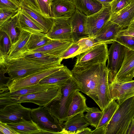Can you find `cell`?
<instances>
[{
    "mask_svg": "<svg viewBox=\"0 0 134 134\" xmlns=\"http://www.w3.org/2000/svg\"><path fill=\"white\" fill-rule=\"evenodd\" d=\"M106 63L84 66H74L71 71L72 77L79 91L98 104V88L101 74L106 67Z\"/></svg>",
    "mask_w": 134,
    "mask_h": 134,
    "instance_id": "6da1fadb",
    "label": "cell"
},
{
    "mask_svg": "<svg viewBox=\"0 0 134 134\" xmlns=\"http://www.w3.org/2000/svg\"><path fill=\"white\" fill-rule=\"evenodd\" d=\"M4 60L7 73L12 80L23 78L59 65L45 64L24 57L14 59L6 57Z\"/></svg>",
    "mask_w": 134,
    "mask_h": 134,
    "instance_id": "7a4b0ae2",
    "label": "cell"
},
{
    "mask_svg": "<svg viewBox=\"0 0 134 134\" xmlns=\"http://www.w3.org/2000/svg\"><path fill=\"white\" fill-rule=\"evenodd\" d=\"M118 104L107 127L105 134H126L134 118V96Z\"/></svg>",
    "mask_w": 134,
    "mask_h": 134,
    "instance_id": "3957f363",
    "label": "cell"
},
{
    "mask_svg": "<svg viewBox=\"0 0 134 134\" xmlns=\"http://www.w3.org/2000/svg\"><path fill=\"white\" fill-rule=\"evenodd\" d=\"M78 90H79L77 86L72 77L66 85L62 86V95L60 99L45 107L61 124L67 120L74 96Z\"/></svg>",
    "mask_w": 134,
    "mask_h": 134,
    "instance_id": "277c9868",
    "label": "cell"
},
{
    "mask_svg": "<svg viewBox=\"0 0 134 134\" xmlns=\"http://www.w3.org/2000/svg\"><path fill=\"white\" fill-rule=\"evenodd\" d=\"M31 116L42 130L41 134H65L62 124L45 107L31 109Z\"/></svg>",
    "mask_w": 134,
    "mask_h": 134,
    "instance_id": "5b68a950",
    "label": "cell"
},
{
    "mask_svg": "<svg viewBox=\"0 0 134 134\" xmlns=\"http://www.w3.org/2000/svg\"><path fill=\"white\" fill-rule=\"evenodd\" d=\"M62 87L57 86L49 89L20 97L17 98L6 100L7 106L17 103L30 102L40 106L46 107L61 98Z\"/></svg>",
    "mask_w": 134,
    "mask_h": 134,
    "instance_id": "8992f818",
    "label": "cell"
},
{
    "mask_svg": "<svg viewBox=\"0 0 134 134\" xmlns=\"http://www.w3.org/2000/svg\"><path fill=\"white\" fill-rule=\"evenodd\" d=\"M107 44L101 43L94 46L77 55L75 66L106 63L108 59Z\"/></svg>",
    "mask_w": 134,
    "mask_h": 134,
    "instance_id": "52a82bcc",
    "label": "cell"
},
{
    "mask_svg": "<svg viewBox=\"0 0 134 134\" xmlns=\"http://www.w3.org/2000/svg\"><path fill=\"white\" fill-rule=\"evenodd\" d=\"M126 48L118 42L112 43L108 52L109 82L113 79L120 68L124 58Z\"/></svg>",
    "mask_w": 134,
    "mask_h": 134,
    "instance_id": "ba28073f",
    "label": "cell"
},
{
    "mask_svg": "<svg viewBox=\"0 0 134 134\" xmlns=\"http://www.w3.org/2000/svg\"><path fill=\"white\" fill-rule=\"evenodd\" d=\"M31 109L17 103L0 110V122L6 124L16 123L23 120H31Z\"/></svg>",
    "mask_w": 134,
    "mask_h": 134,
    "instance_id": "9c48e42d",
    "label": "cell"
},
{
    "mask_svg": "<svg viewBox=\"0 0 134 134\" xmlns=\"http://www.w3.org/2000/svg\"><path fill=\"white\" fill-rule=\"evenodd\" d=\"M111 14L110 5L103 4L99 11L87 16L86 27L88 36L94 38L99 30L109 19Z\"/></svg>",
    "mask_w": 134,
    "mask_h": 134,
    "instance_id": "30bf717a",
    "label": "cell"
},
{
    "mask_svg": "<svg viewBox=\"0 0 134 134\" xmlns=\"http://www.w3.org/2000/svg\"><path fill=\"white\" fill-rule=\"evenodd\" d=\"M64 65L61 64L51 68L38 72L25 77L12 80L7 86L10 92L26 87L38 83L40 81L49 75L58 70Z\"/></svg>",
    "mask_w": 134,
    "mask_h": 134,
    "instance_id": "8fae6325",
    "label": "cell"
},
{
    "mask_svg": "<svg viewBox=\"0 0 134 134\" xmlns=\"http://www.w3.org/2000/svg\"><path fill=\"white\" fill-rule=\"evenodd\" d=\"M70 18L65 16L52 18L53 24L46 34L47 37L51 40L72 41L71 36Z\"/></svg>",
    "mask_w": 134,
    "mask_h": 134,
    "instance_id": "7c38bea8",
    "label": "cell"
},
{
    "mask_svg": "<svg viewBox=\"0 0 134 134\" xmlns=\"http://www.w3.org/2000/svg\"><path fill=\"white\" fill-rule=\"evenodd\" d=\"M109 86L112 99L116 100L118 104L134 96V80L126 82L112 80Z\"/></svg>",
    "mask_w": 134,
    "mask_h": 134,
    "instance_id": "4fadbf2b",
    "label": "cell"
},
{
    "mask_svg": "<svg viewBox=\"0 0 134 134\" xmlns=\"http://www.w3.org/2000/svg\"><path fill=\"white\" fill-rule=\"evenodd\" d=\"M87 16L77 9L70 19L71 29V36L73 42L88 36L86 24Z\"/></svg>",
    "mask_w": 134,
    "mask_h": 134,
    "instance_id": "5bb4252c",
    "label": "cell"
},
{
    "mask_svg": "<svg viewBox=\"0 0 134 134\" xmlns=\"http://www.w3.org/2000/svg\"><path fill=\"white\" fill-rule=\"evenodd\" d=\"M134 51L126 48L122 65L112 81L123 82L131 81L134 77Z\"/></svg>",
    "mask_w": 134,
    "mask_h": 134,
    "instance_id": "9a60e30c",
    "label": "cell"
},
{
    "mask_svg": "<svg viewBox=\"0 0 134 134\" xmlns=\"http://www.w3.org/2000/svg\"><path fill=\"white\" fill-rule=\"evenodd\" d=\"M109 72L106 66L101 74L98 86V105L102 111L113 100L109 89Z\"/></svg>",
    "mask_w": 134,
    "mask_h": 134,
    "instance_id": "2e32d148",
    "label": "cell"
},
{
    "mask_svg": "<svg viewBox=\"0 0 134 134\" xmlns=\"http://www.w3.org/2000/svg\"><path fill=\"white\" fill-rule=\"evenodd\" d=\"M123 29L109 19L99 30L94 39L97 42L104 43H112L116 41L118 34Z\"/></svg>",
    "mask_w": 134,
    "mask_h": 134,
    "instance_id": "e0dca14e",
    "label": "cell"
},
{
    "mask_svg": "<svg viewBox=\"0 0 134 134\" xmlns=\"http://www.w3.org/2000/svg\"><path fill=\"white\" fill-rule=\"evenodd\" d=\"M24 12L47 34L53 24V19L48 17L22 2L19 5Z\"/></svg>",
    "mask_w": 134,
    "mask_h": 134,
    "instance_id": "ac0fdd59",
    "label": "cell"
},
{
    "mask_svg": "<svg viewBox=\"0 0 134 134\" xmlns=\"http://www.w3.org/2000/svg\"><path fill=\"white\" fill-rule=\"evenodd\" d=\"M73 42L72 40H51L44 46L29 51L27 53L41 52L56 57H60Z\"/></svg>",
    "mask_w": 134,
    "mask_h": 134,
    "instance_id": "d6986e66",
    "label": "cell"
},
{
    "mask_svg": "<svg viewBox=\"0 0 134 134\" xmlns=\"http://www.w3.org/2000/svg\"><path fill=\"white\" fill-rule=\"evenodd\" d=\"M52 18H71L77 9L72 0H54L51 3Z\"/></svg>",
    "mask_w": 134,
    "mask_h": 134,
    "instance_id": "ffe728a7",
    "label": "cell"
},
{
    "mask_svg": "<svg viewBox=\"0 0 134 134\" xmlns=\"http://www.w3.org/2000/svg\"><path fill=\"white\" fill-rule=\"evenodd\" d=\"M57 86L54 85H43L38 83L24 87L12 92L8 91L0 93V99L6 100L15 99L20 97L47 90Z\"/></svg>",
    "mask_w": 134,
    "mask_h": 134,
    "instance_id": "44dd1931",
    "label": "cell"
},
{
    "mask_svg": "<svg viewBox=\"0 0 134 134\" xmlns=\"http://www.w3.org/2000/svg\"><path fill=\"white\" fill-rule=\"evenodd\" d=\"M109 19L123 29L128 27L134 20V0L120 10L111 13Z\"/></svg>",
    "mask_w": 134,
    "mask_h": 134,
    "instance_id": "7402d4cb",
    "label": "cell"
},
{
    "mask_svg": "<svg viewBox=\"0 0 134 134\" xmlns=\"http://www.w3.org/2000/svg\"><path fill=\"white\" fill-rule=\"evenodd\" d=\"M20 10L15 15L0 26V31L4 32L7 35L12 44L18 40L23 31L19 20Z\"/></svg>",
    "mask_w": 134,
    "mask_h": 134,
    "instance_id": "603a6c76",
    "label": "cell"
},
{
    "mask_svg": "<svg viewBox=\"0 0 134 134\" xmlns=\"http://www.w3.org/2000/svg\"><path fill=\"white\" fill-rule=\"evenodd\" d=\"M72 77L71 71L64 66L58 70L49 75L39 82L43 85H54L60 86L66 85Z\"/></svg>",
    "mask_w": 134,
    "mask_h": 134,
    "instance_id": "cb8c5ba5",
    "label": "cell"
},
{
    "mask_svg": "<svg viewBox=\"0 0 134 134\" xmlns=\"http://www.w3.org/2000/svg\"><path fill=\"white\" fill-rule=\"evenodd\" d=\"M62 125L65 134H77L78 132L90 125L84 113H81L67 120Z\"/></svg>",
    "mask_w": 134,
    "mask_h": 134,
    "instance_id": "d4e9b609",
    "label": "cell"
},
{
    "mask_svg": "<svg viewBox=\"0 0 134 134\" xmlns=\"http://www.w3.org/2000/svg\"><path fill=\"white\" fill-rule=\"evenodd\" d=\"M31 33L23 30L18 40L12 44L8 57V59H14L23 57L28 51L26 43Z\"/></svg>",
    "mask_w": 134,
    "mask_h": 134,
    "instance_id": "484cf974",
    "label": "cell"
},
{
    "mask_svg": "<svg viewBox=\"0 0 134 134\" xmlns=\"http://www.w3.org/2000/svg\"><path fill=\"white\" fill-rule=\"evenodd\" d=\"M86 99L79 90L76 91L68 110L66 120L79 114L87 111L89 107L86 104Z\"/></svg>",
    "mask_w": 134,
    "mask_h": 134,
    "instance_id": "4316f807",
    "label": "cell"
},
{
    "mask_svg": "<svg viewBox=\"0 0 134 134\" xmlns=\"http://www.w3.org/2000/svg\"><path fill=\"white\" fill-rule=\"evenodd\" d=\"M7 124L18 134H41L42 130L32 120Z\"/></svg>",
    "mask_w": 134,
    "mask_h": 134,
    "instance_id": "83f0119b",
    "label": "cell"
},
{
    "mask_svg": "<svg viewBox=\"0 0 134 134\" xmlns=\"http://www.w3.org/2000/svg\"><path fill=\"white\" fill-rule=\"evenodd\" d=\"M76 9L87 16L98 12L103 4L96 0H72Z\"/></svg>",
    "mask_w": 134,
    "mask_h": 134,
    "instance_id": "f1b7e54d",
    "label": "cell"
},
{
    "mask_svg": "<svg viewBox=\"0 0 134 134\" xmlns=\"http://www.w3.org/2000/svg\"><path fill=\"white\" fill-rule=\"evenodd\" d=\"M19 20L21 27L23 30L31 34L44 33L42 29L33 21L20 7Z\"/></svg>",
    "mask_w": 134,
    "mask_h": 134,
    "instance_id": "f546056e",
    "label": "cell"
},
{
    "mask_svg": "<svg viewBox=\"0 0 134 134\" xmlns=\"http://www.w3.org/2000/svg\"><path fill=\"white\" fill-rule=\"evenodd\" d=\"M23 57L45 64L59 65L61 64L63 60L60 57H56L41 52L27 53Z\"/></svg>",
    "mask_w": 134,
    "mask_h": 134,
    "instance_id": "4dcf8cb0",
    "label": "cell"
},
{
    "mask_svg": "<svg viewBox=\"0 0 134 134\" xmlns=\"http://www.w3.org/2000/svg\"><path fill=\"white\" fill-rule=\"evenodd\" d=\"M51 40L43 32L31 34L26 44L28 52L44 46Z\"/></svg>",
    "mask_w": 134,
    "mask_h": 134,
    "instance_id": "1f68e13d",
    "label": "cell"
},
{
    "mask_svg": "<svg viewBox=\"0 0 134 134\" xmlns=\"http://www.w3.org/2000/svg\"><path fill=\"white\" fill-rule=\"evenodd\" d=\"M118 104L115 100H113L103 110V115L96 128H104L106 130L107 127L114 114L117 109Z\"/></svg>",
    "mask_w": 134,
    "mask_h": 134,
    "instance_id": "d6a6232c",
    "label": "cell"
},
{
    "mask_svg": "<svg viewBox=\"0 0 134 134\" xmlns=\"http://www.w3.org/2000/svg\"><path fill=\"white\" fill-rule=\"evenodd\" d=\"M85 115V117L90 125L97 128L103 115V111L96 107L89 108Z\"/></svg>",
    "mask_w": 134,
    "mask_h": 134,
    "instance_id": "836d02e7",
    "label": "cell"
},
{
    "mask_svg": "<svg viewBox=\"0 0 134 134\" xmlns=\"http://www.w3.org/2000/svg\"><path fill=\"white\" fill-rule=\"evenodd\" d=\"M12 45L7 35L4 32L0 31V59L8 57Z\"/></svg>",
    "mask_w": 134,
    "mask_h": 134,
    "instance_id": "e575fe53",
    "label": "cell"
},
{
    "mask_svg": "<svg viewBox=\"0 0 134 134\" xmlns=\"http://www.w3.org/2000/svg\"><path fill=\"white\" fill-rule=\"evenodd\" d=\"M79 46V48L73 55L72 58L85 51L92 47L101 43L102 42L96 41L93 37L88 36L82 38L77 42Z\"/></svg>",
    "mask_w": 134,
    "mask_h": 134,
    "instance_id": "d590c367",
    "label": "cell"
},
{
    "mask_svg": "<svg viewBox=\"0 0 134 134\" xmlns=\"http://www.w3.org/2000/svg\"><path fill=\"white\" fill-rule=\"evenodd\" d=\"M0 93L9 91L7 87L9 84L12 80L9 77L4 76L7 73L6 68L4 60L0 61Z\"/></svg>",
    "mask_w": 134,
    "mask_h": 134,
    "instance_id": "8d00e7d4",
    "label": "cell"
},
{
    "mask_svg": "<svg viewBox=\"0 0 134 134\" xmlns=\"http://www.w3.org/2000/svg\"><path fill=\"white\" fill-rule=\"evenodd\" d=\"M127 49L134 51V36L128 35L117 36L116 41Z\"/></svg>",
    "mask_w": 134,
    "mask_h": 134,
    "instance_id": "74e56055",
    "label": "cell"
},
{
    "mask_svg": "<svg viewBox=\"0 0 134 134\" xmlns=\"http://www.w3.org/2000/svg\"><path fill=\"white\" fill-rule=\"evenodd\" d=\"M133 0H113L110 4L111 13L117 12L128 6Z\"/></svg>",
    "mask_w": 134,
    "mask_h": 134,
    "instance_id": "f35d334b",
    "label": "cell"
},
{
    "mask_svg": "<svg viewBox=\"0 0 134 134\" xmlns=\"http://www.w3.org/2000/svg\"><path fill=\"white\" fill-rule=\"evenodd\" d=\"M40 12L43 14L52 17L51 5V2L49 0H36Z\"/></svg>",
    "mask_w": 134,
    "mask_h": 134,
    "instance_id": "ab89813d",
    "label": "cell"
},
{
    "mask_svg": "<svg viewBox=\"0 0 134 134\" xmlns=\"http://www.w3.org/2000/svg\"><path fill=\"white\" fill-rule=\"evenodd\" d=\"M20 8L17 10L0 9V26L15 15L19 12Z\"/></svg>",
    "mask_w": 134,
    "mask_h": 134,
    "instance_id": "60d3db41",
    "label": "cell"
},
{
    "mask_svg": "<svg viewBox=\"0 0 134 134\" xmlns=\"http://www.w3.org/2000/svg\"><path fill=\"white\" fill-rule=\"evenodd\" d=\"M79 47L77 42H73L60 56L63 60L72 58L73 55L78 50Z\"/></svg>",
    "mask_w": 134,
    "mask_h": 134,
    "instance_id": "b9f144b4",
    "label": "cell"
},
{
    "mask_svg": "<svg viewBox=\"0 0 134 134\" xmlns=\"http://www.w3.org/2000/svg\"><path fill=\"white\" fill-rule=\"evenodd\" d=\"M20 8L19 5L11 0H0V9L17 10Z\"/></svg>",
    "mask_w": 134,
    "mask_h": 134,
    "instance_id": "7bdbcfd3",
    "label": "cell"
},
{
    "mask_svg": "<svg viewBox=\"0 0 134 134\" xmlns=\"http://www.w3.org/2000/svg\"><path fill=\"white\" fill-rule=\"evenodd\" d=\"M18 134L7 124L0 122V134Z\"/></svg>",
    "mask_w": 134,
    "mask_h": 134,
    "instance_id": "ee69618b",
    "label": "cell"
},
{
    "mask_svg": "<svg viewBox=\"0 0 134 134\" xmlns=\"http://www.w3.org/2000/svg\"><path fill=\"white\" fill-rule=\"evenodd\" d=\"M122 35L134 36V20L131 22L128 27L122 30L118 36Z\"/></svg>",
    "mask_w": 134,
    "mask_h": 134,
    "instance_id": "f6af8a7d",
    "label": "cell"
},
{
    "mask_svg": "<svg viewBox=\"0 0 134 134\" xmlns=\"http://www.w3.org/2000/svg\"><path fill=\"white\" fill-rule=\"evenodd\" d=\"M21 0L23 2L30 5L35 10L41 12L38 5L36 0Z\"/></svg>",
    "mask_w": 134,
    "mask_h": 134,
    "instance_id": "bcb514c9",
    "label": "cell"
},
{
    "mask_svg": "<svg viewBox=\"0 0 134 134\" xmlns=\"http://www.w3.org/2000/svg\"><path fill=\"white\" fill-rule=\"evenodd\" d=\"M106 129L104 128H96L92 131L91 134H105Z\"/></svg>",
    "mask_w": 134,
    "mask_h": 134,
    "instance_id": "7dc6e473",
    "label": "cell"
},
{
    "mask_svg": "<svg viewBox=\"0 0 134 134\" xmlns=\"http://www.w3.org/2000/svg\"><path fill=\"white\" fill-rule=\"evenodd\" d=\"M126 134H134V118L130 124Z\"/></svg>",
    "mask_w": 134,
    "mask_h": 134,
    "instance_id": "c3c4849f",
    "label": "cell"
},
{
    "mask_svg": "<svg viewBox=\"0 0 134 134\" xmlns=\"http://www.w3.org/2000/svg\"><path fill=\"white\" fill-rule=\"evenodd\" d=\"M92 131L89 128L87 127L78 132L77 134H91Z\"/></svg>",
    "mask_w": 134,
    "mask_h": 134,
    "instance_id": "681fc988",
    "label": "cell"
},
{
    "mask_svg": "<svg viewBox=\"0 0 134 134\" xmlns=\"http://www.w3.org/2000/svg\"><path fill=\"white\" fill-rule=\"evenodd\" d=\"M101 3L103 4L110 5L113 0H96Z\"/></svg>",
    "mask_w": 134,
    "mask_h": 134,
    "instance_id": "f907efd6",
    "label": "cell"
},
{
    "mask_svg": "<svg viewBox=\"0 0 134 134\" xmlns=\"http://www.w3.org/2000/svg\"><path fill=\"white\" fill-rule=\"evenodd\" d=\"M16 4L19 5L22 2L21 0H11Z\"/></svg>",
    "mask_w": 134,
    "mask_h": 134,
    "instance_id": "816d5d0a",
    "label": "cell"
},
{
    "mask_svg": "<svg viewBox=\"0 0 134 134\" xmlns=\"http://www.w3.org/2000/svg\"><path fill=\"white\" fill-rule=\"evenodd\" d=\"M49 0L52 2L53 1H54V0Z\"/></svg>",
    "mask_w": 134,
    "mask_h": 134,
    "instance_id": "f5cc1de1",
    "label": "cell"
},
{
    "mask_svg": "<svg viewBox=\"0 0 134 134\" xmlns=\"http://www.w3.org/2000/svg\"></svg>",
    "mask_w": 134,
    "mask_h": 134,
    "instance_id": "db71d44e",
    "label": "cell"
}]
</instances>
